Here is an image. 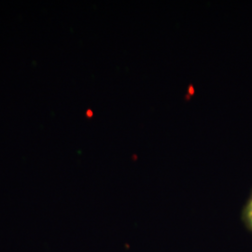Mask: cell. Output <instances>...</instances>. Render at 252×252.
<instances>
[{"label": "cell", "mask_w": 252, "mask_h": 252, "mask_svg": "<svg viewBox=\"0 0 252 252\" xmlns=\"http://www.w3.org/2000/svg\"><path fill=\"white\" fill-rule=\"evenodd\" d=\"M245 215H246V220L248 221V224L252 229V196L248 203Z\"/></svg>", "instance_id": "cell-1"}]
</instances>
